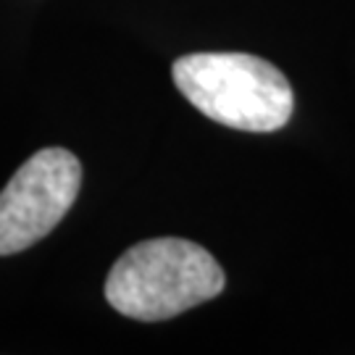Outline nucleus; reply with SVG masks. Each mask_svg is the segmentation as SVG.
Listing matches in <instances>:
<instances>
[{"instance_id":"f257e3e1","label":"nucleus","mask_w":355,"mask_h":355,"mask_svg":"<svg viewBox=\"0 0 355 355\" xmlns=\"http://www.w3.org/2000/svg\"><path fill=\"white\" fill-rule=\"evenodd\" d=\"M224 282V271L205 248L182 237H155L116 261L105 297L129 318L164 321L216 297Z\"/></svg>"},{"instance_id":"f03ea898","label":"nucleus","mask_w":355,"mask_h":355,"mask_svg":"<svg viewBox=\"0 0 355 355\" xmlns=\"http://www.w3.org/2000/svg\"><path fill=\"white\" fill-rule=\"evenodd\" d=\"M171 76L200 114L240 132H277L295 108L287 76L248 53L182 55L171 66Z\"/></svg>"},{"instance_id":"7ed1b4c3","label":"nucleus","mask_w":355,"mask_h":355,"mask_svg":"<svg viewBox=\"0 0 355 355\" xmlns=\"http://www.w3.org/2000/svg\"><path fill=\"white\" fill-rule=\"evenodd\" d=\"M82 184V164L64 148L35 153L0 192V255L42 240L69 214Z\"/></svg>"}]
</instances>
